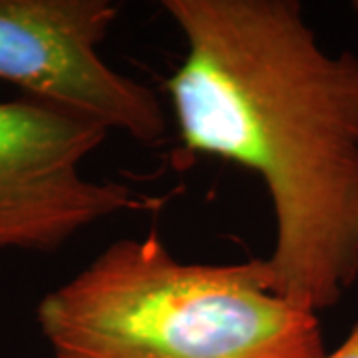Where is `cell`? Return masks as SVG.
Listing matches in <instances>:
<instances>
[{"label":"cell","instance_id":"cell-1","mask_svg":"<svg viewBox=\"0 0 358 358\" xmlns=\"http://www.w3.org/2000/svg\"><path fill=\"white\" fill-rule=\"evenodd\" d=\"M185 38L167 80L189 152L255 171L273 291L331 308L358 279V56L322 50L294 0H166Z\"/></svg>","mask_w":358,"mask_h":358},{"label":"cell","instance_id":"cell-2","mask_svg":"<svg viewBox=\"0 0 358 358\" xmlns=\"http://www.w3.org/2000/svg\"><path fill=\"white\" fill-rule=\"evenodd\" d=\"M54 358H324L317 313L273 291L267 259L179 261L152 229L42 296Z\"/></svg>","mask_w":358,"mask_h":358},{"label":"cell","instance_id":"cell-3","mask_svg":"<svg viewBox=\"0 0 358 358\" xmlns=\"http://www.w3.org/2000/svg\"><path fill=\"white\" fill-rule=\"evenodd\" d=\"M110 129L32 98L0 102V251L52 253L74 235L145 201L80 166Z\"/></svg>","mask_w":358,"mask_h":358},{"label":"cell","instance_id":"cell-4","mask_svg":"<svg viewBox=\"0 0 358 358\" xmlns=\"http://www.w3.org/2000/svg\"><path fill=\"white\" fill-rule=\"evenodd\" d=\"M117 14L110 0H0V80L152 145L167 134L157 96L98 50Z\"/></svg>","mask_w":358,"mask_h":358},{"label":"cell","instance_id":"cell-5","mask_svg":"<svg viewBox=\"0 0 358 358\" xmlns=\"http://www.w3.org/2000/svg\"><path fill=\"white\" fill-rule=\"evenodd\" d=\"M324 358H358V324L352 329L343 345L334 350L333 355H327Z\"/></svg>","mask_w":358,"mask_h":358},{"label":"cell","instance_id":"cell-6","mask_svg":"<svg viewBox=\"0 0 358 358\" xmlns=\"http://www.w3.org/2000/svg\"><path fill=\"white\" fill-rule=\"evenodd\" d=\"M352 6H355V10H357V14H358V2H355Z\"/></svg>","mask_w":358,"mask_h":358}]
</instances>
